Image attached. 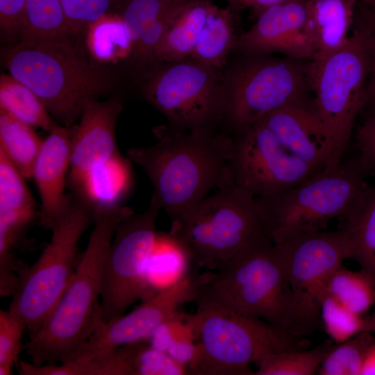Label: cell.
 <instances>
[{"label": "cell", "instance_id": "52a82bcc", "mask_svg": "<svg viewBox=\"0 0 375 375\" xmlns=\"http://www.w3.org/2000/svg\"><path fill=\"white\" fill-rule=\"evenodd\" d=\"M355 160L275 194L256 199L265 233L274 243L300 233L323 231L344 220L360 201L367 183Z\"/></svg>", "mask_w": 375, "mask_h": 375}, {"label": "cell", "instance_id": "7402d4cb", "mask_svg": "<svg viewBox=\"0 0 375 375\" xmlns=\"http://www.w3.org/2000/svg\"><path fill=\"white\" fill-rule=\"evenodd\" d=\"M216 5L211 0L185 3L168 24L154 60L168 63L190 58L204 25Z\"/></svg>", "mask_w": 375, "mask_h": 375}, {"label": "cell", "instance_id": "7dc6e473", "mask_svg": "<svg viewBox=\"0 0 375 375\" xmlns=\"http://www.w3.org/2000/svg\"><path fill=\"white\" fill-rule=\"evenodd\" d=\"M164 1L168 3H178L187 2L191 0H164Z\"/></svg>", "mask_w": 375, "mask_h": 375}, {"label": "cell", "instance_id": "8fae6325", "mask_svg": "<svg viewBox=\"0 0 375 375\" xmlns=\"http://www.w3.org/2000/svg\"><path fill=\"white\" fill-rule=\"evenodd\" d=\"M160 209L152 194L143 212L129 215L115 229L102 276L100 310L105 322L123 315L138 300L148 298L145 270Z\"/></svg>", "mask_w": 375, "mask_h": 375}, {"label": "cell", "instance_id": "2e32d148", "mask_svg": "<svg viewBox=\"0 0 375 375\" xmlns=\"http://www.w3.org/2000/svg\"><path fill=\"white\" fill-rule=\"evenodd\" d=\"M306 21V0H285L260 12L251 28L238 37L234 49L248 56L278 52L311 61L314 51Z\"/></svg>", "mask_w": 375, "mask_h": 375}, {"label": "cell", "instance_id": "277c9868", "mask_svg": "<svg viewBox=\"0 0 375 375\" xmlns=\"http://www.w3.org/2000/svg\"><path fill=\"white\" fill-rule=\"evenodd\" d=\"M3 59L10 75L31 89L65 127L109 87L107 76L81 57L67 37L21 40L3 51Z\"/></svg>", "mask_w": 375, "mask_h": 375}, {"label": "cell", "instance_id": "8992f818", "mask_svg": "<svg viewBox=\"0 0 375 375\" xmlns=\"http://www.w3.org/2000/svg\"><path fill=\"white\" fill-rule=\"evenodd\" d=\"M190 315L200 348L197 375H251L249 365L272 353L308 349L310 342L258 318L210 305Z\"/></svg>", "mask_w": 375, "mask_h": 375}, {"label": "cell", "instance_id": "83f0119b", "mask_svg": "<svg viewBox=\"0 0 375 375\" xmlns=\"http://www.w3.org/2000/svg\"><path fill=\"white\" fill-rule=\"evenodd\" d=\"M86 45L101 62H117L133 55V42L122 16L106 14L87 26Z\"/></svg>", "mask_w": 375, "mask_h": 375}, {"label": "cell", "instance_id": "e575fe53", "mask_svg": "<svg viewBox=\"0 0 375 375\" xmlns=\"http://www.w3.org/2000/svg\"><path fill=\"white\" fill-rule=\"evenodd\" d=\"M332 346L327 340L310 350L268 353L256 364L254 375L314 374Z\"/></svg>", "mask_w": 375, "mask_h": 375}, {"label": "cell", "instance_id": "f35d334b", "mask_svg": "<svg viewBox=\"0 0 375 375\" xmlns=\"http://www.w3.org/2000/svg\"><path fill=\"white\" fill-rule=\"evenodd\" d=\"M123 0H61L71 33H75L101 17L112 12Z\"/></svg>", "mask_w": 375, "mask_h": 375}, {"label": "cell", "instance_id": "d590c367", "mask_svg": "<svg viewBox=\"0 0 375 375\" xmlns=\"http://www.w3.org/2000/svg\"><path fill=\"white\" fill-rule=\"evenodd\" d=\"M320 317L326 332L335 343L347 341L362 332H370L369 317H363L326 294L320 305Z\"/></svg>", "mask_w": 375, "mask_h": 375}, {"label": "cell", "instance_id": "3957f363", "mask_svg": "<svg viewBox=\"0 0 375 375\" xmlns=\"http://www.w3.org/2000/svg\"><path fill=\"white\" fill-rule=\"evenodd\" d=\"M134 213L122 205L95 209L88 245L74 273L26 351L35 365L74 361L101 318L104 263L117 225Z\"/></svg>", "mask_w": 375, "mask_h": 375}, {"label": "cell", "instance_id": "cb8c5ba5", "mask_svg": "<svg viewBox=\"0 0 375 375\" xmlns=\"http://www.w3.org/2000/svg\"><path fill=\"white\" fill-rule=\"evenodd\" d=\"M340 228L346 258L355 260L375 281V187L367 185L364 193Z\"/></svg>", "mask_w": 375, "mask_h": 375}, {"label": "cell", "instance_id": "74e56055", "mask_svg": "<svg viewBox=\"0 0 375 375\" xmlns=\"http://www.w3.org/2000/svg\"><path fill=\"white\" fill-rule=\"evenodd\" d=\"M26 327L8 310H0V375H10L18 362L22 338Z\"/></svg>", "mask_w": 375, "mask_h": 375}, {"label": "cell", "instance_id": "f6af8a7d", "mask_svg": "<svg viewBox=\"0 0 375 375\" xmlns=\"http://www.w3.org/2000/svg\"><path fill=\"white\" fill-rule=\"evenodd\" d=\"M361 374H375V347L368 355Z\"/></svg>", "mask_w": 375, "mask_h": 375}, {"label": "cell", "instance_id": "7a4b0ae2", "mask_svg": "<svg viewBox=\"0 0 375 375\" xmlns=\"http://www.w3.org/2000/svg\"><path fill=\"white\" fill-rule=\"evenodd\" d=\"M233 139L210 128H164L158 131L156 143L131 148L127 156L146 173L153 195L172 220L211 190L233 182Z\"/></svg>", "mask_w": 375, "mask_h": 375}, {"label": "cell", "instance_id": "7c38bea8", "mask_svg": "<svg viewBox=\"0 0 375 375\" xmlns=\"http://www.w3.org/2000/svg\"><path fill=\"white\" fill-rule=\"evenodd\" d=\"M165 64L149 80L145 96L173 128H209L222 117V83L218 70L192 58Z\"/></svg>", "mask_w": 375, "mask_h": 375}, {"label": "cell", "instance_id": "4dcf8cb0", "mask_svg": "<svg viewBox=\"0 0 375 375\" xmlns=\"http://www.w3.org/2000/svg\"><path fill=\"white\" fill-rule=\"evenodd\" d=\"M326 294L362 315L375 305V281L362 269L354 272L341 265L329 277Z\"/></svg>", "mask_w": 375, "mask_h": 375}, {"label": "cell", "instance_id": "836d02e7", "mask_svg": "<svg viewBox=\"0 0 375 375\" xmlns=\"http://www.w3.org/2000/svg\"><path fill=\"white\" fill-rule=\"evenodd\" d=\"M375 347V338L370 332H362L337 345L326 354L319 369L321 375L361 374L365 362Z\"/></svg>", "mask_w": 375, "mask_h": 375}, {"label": "cell", "instance_id": "6da1fadb", "mask_svg": "<svg viewBox=\"0 0 375 375\" xmlns=\"http://www.w3.org/2000/svg\"><path fill=\"white\" fill-rule=\"evenodd\" d=\"M194 301L261 319L297 336L311 333L322 322L297 299L276 246L264 231L210 273Z\"/></svg>", "mask_w": 375, "mask_h": 375}, {"label": "cell", "instance_id": "44dd1931", "mask_svg": "<svg viewBox=\"0 0 375 375\" xmlns=\"http://www.w3.org/2000/svg\"><path fill=\"white\" fill-rule=\"evenodd\" d=\"M185 3H171L164 0L122 1L119 14L129 31L135 58L154 60L156 50L168 24Z\"/></svg>", "mask_w": 375, "mask_h": 375}, {"label": "cell", "instance_id": "f546056e", "mask_svg": "<svg viewBox=\"0 0 375 375\" xmlns=\"http://www.w3.org/2000/svg\"><path fill=\"white\" fill-rule=\"evenodd\" d=\"M25 178L0 151V219L30 224L35 202Z\"/></svg>", "mask_w": 375, "mask_h": 375}, {"label": "cell", "instance_id": "30bf717a", "mask_svg": "<svg viewBox=\"0 0 375 375\" xmlns=\"http://www.w3.org/2000/svg\"><path fill=\"white\" fill-rule=\"evenodd\" d=\"M222 77V117L241 133L285 105L306 100L308 63L250 56Z\"/></svg>", "mask_w": 375, "mask_h": 375}, {"label": "cell", "instance_id": "5bb4252c", "mask_svg": "<svg viewBox=\"0 0 375 375\" xmlns=\"http://www.w3.org/2000/svg\"><path fill=\"white\" fill-rule=\"evenodd\" d=\"M208 275L190 274L169 289L142 300L133 311L109 322L99 319L74 361L101 359L122 346L147 340L157 327L178 312L180 306L194 300Z\"/></svg>", "mask_w": 375, "mask_h": 375}, {"label": "cell", "instance_id": "9a60e30c", "mask_svg": "<svg viewBox=\"0 0 375 375\" xmlns=\"http://www.w3.org/2000/svg\"><path fill=\"white\" fill-rule=\"evenodd\" d=\"M274 244L297 299L321 320L327 281L346 258L341 231L297 234Z\"/></svg>", "mask_w": 375, "mask_h": 375}, {"label": "cell", "instance_id": "c3c4849f", "mask_svg": "<svg viewBox=\"0 0 375 375\" xmlns=\"http://www.w3.org/2000/svg\"><path fill=\"white\" fill-rule=\"evenodd\" d=\"M226 1L228 3V6L233 10V0H226Z\"/></svg>", "mask_w": 375, "mask_h": 375}, {"label": "cell", "instance_id": "8d00e7d4", "mask_svg": "<svg viewBox=\"0 0 375 375\" xmlns=\"http://www.w3.org/2000/svg\"><path fill=\"white\" fill-rule=\"evenodd\" d=\"M133 375H186L187 367L167 352L151 347L147 340L127 344Z\"/></svg>", "mask_w": 375, "mask_h": 375}, {"label": "cell", "instance_id": "f1b7e54d", "mask_svg": "<svg viewBox=\"0 0 375 375\" xmlns=\"http://www.w3.org/2000/svg\"><path fill=\"white\" fill-rule=\"evenodd\" d=\"M0 109L33 128L49 132L59 125L37 95L10 75L0 77Z\"/></svg>", "mask_w": 375, "mask_h": 375}, {"label": "cell", "instance_id": "603a6c76", "mask_svg": "<svg viewBox=\"0 0 375 375\" xmlns=\"http://www.w3.org/2000/svg\"><path fill=\"white\" fill-rule=\"evenodd\" d=\"M192 265L188 249L178 238L170 231H157L145 270L148 297L183 279Z\"/></svg>", "mask_w": 375, "mask_h": 375}, {"label": "cell", "instance_id": "d6986e66", "mask_svg": "<svg viewBox=\"0 0 375 375\" xmlns=\"http://www.w3.org/2000/svg\"><path fill=\"white\" fill-rule=\"evenodd\" d=\"M292 153L318 172L326 162V144L313 103L306 100L285 105L262 121Z\"/></svg>", "mask_w": 375, "mask_h": 375}, {"label": "cell", "instance_id": "7bdbcfd3", "mask_svg": "<svg viewBox=\"0 0 375 375\" xmlns=\"http://www.w3.org/2000/svg\"><path fill=\"white\" fill-rule=\"evenodd\" d=\"M26 0H0V26L8 38L22 34Z\"/></svg>", "mask_w": 375, "mask_h": 375}, {"label": "cell", "instance_id": "60d3db41", "mask_svg": "<svg viewBox=\"0 0 375 375\" xmlns=\"http://www.w3.org/2000/svg\"><path fill=\"white\" fill-rule=\"evenodd\" d=\"M374 108L358 128L356 136L358 155L355 162L365 176L375 175V106Z\"/></svg>", "mask_w": 375, "mask_h": 375}, {"label": "cell", "instance_id": "4316f807", "mask_svg": "<svg viewBox=\"0 0 375 375\" xmlns=\"http://www.w3.org/2000/svg\"><path fill=\"white\" fill-rule=\"evenodd\" d=\"M42 142L33 127L0 109V151L25 178H33Z\"/></svg>", "mask_w": 375, "mask_h": 375}, {"label": "cell", "instance_id": "5b68a950", "mask_svg": "<svg viewBox=\"0 0 375 375\" xmlns=\"http://www.w3.org/2000/svg\"><path fill=\"white\" fill-rule=\"evenodd\" d=\"M371 71L367 33L361 24L339 50L321 60L308 63L310 90L322 124L330 172L341 162L358 115L367 104Z\"/></svg>", "mask_w": 375, "mask_h": 375}, {"label": "cell", "instance_id": "b9f144b4", "mask_svg": "<svg viewBox=\"0 0 375 375\" xmlns=\"http://www.w3.org/2000/svg\"><path fill=\"white\" fill-rule=\"evenodd\" d=\"M356 10L368 36L371 52V71L367 87V104L375 106V0L363 3L357 0Z\"/></svg>", "mask_w": 375, "mask_h": 375}, {"label": "cell", "instance_id": "ab89813d", "mask_svg": "<svg viewBox=\"0 0 375 375\" xmlns=\"http://www.w3.org/2000/svg\"><path fill=\"white\" fill-rule=\"evenodd\" d=\"M145 340L151 347L167 352L178 342L197 340V335L190 315L178 312L157 327Z\"/></svg>", "mask_w": 375, "mask_h": 375}, {"label": "cell", "instance_id": "d4e9b609", "mask_svg": "<svg viewBox=\"0 0 375 375\" xmlns=\"http://www.w3.org/2000/svg\"><path fill=\"white\" fill-rule=\"evenodd\" d=\"M132 172L129 161L121 154L95 167L87 175L76 194L95 208L122 205L130 191Z\"/></svg>", "mask_w": 375, "mask_h": 375}, {"label": "cell", "instance_id": "681fc988", "mask_svg": "<svg viewBox=\"0 0 375 375\" xmlns=\"http://www.w3.org/2000/svg\"><path fill=\"white\" fill-rule=\"evenodd\" d=\"M365 2V1H364Z\"/></svg>", "mask_w": 375, "mask_h": 375}, {"label": "cell", "instance_id": "e0dca14e", "mask_svg": "<svg viewBox=\"0 0 375 375\" xmlns=\"http://www.w3.org/2000/svg\"><path fill=\"white\" fill-rule=\"evenodd\" d=\"M123 109L117 99L88 101L79 124L70 131V167L67 184L71 192L78 190L95 167L119 153L116 142V124Z\"/></svg>", "mask_w": 375, "mask_h": 375}, {"label": "cell", "instance_id": "ffe728a7", "mask_svg": "<svg viewBox=\"0 0 375 375\" xmlns=\"http://www.w3.org/2000/svg\"><path fill=\"white\" fill-rule=\"evenodd\" d=\"M357 0H306V29L314 51L312 60H323L346 44Z\"/></svg>", "mask_w": 375, "mask_h": 375}, {"label": "cell", "instance_id": "ee69618b", "mask_svg": "<svg viewBox=\"0 0 375 375\" xmlns=\"http://www.w3.org/2000/svg\"><path fill=\"white\" fill-rule=\"evenodd\" d=\"M285 0H233V10L238 13L240 8L253 10L258 15L266 8L278 4Z\"/></svg>", "mask_w": 375, "mask_h": 375}, {"label": "cell", "instance_id": "ba28073f", "mask_svg": "<svg viewBox=\"0 0 375 375\" xmlns=\"http://www.w3.org/2000/svg\"><path fill=\"white\" fill-rule=\"evenodd\" d=\"M171 221L169 231L185 245L193 265L208 270H217L264 231L256 197L233 182Z\"/></svg>", "mask_w": 375, "mask_h": 375}, {"label": "cell", "instance_id": "4fadbf2b", "mask_svg": "<svg viewBox=\"0 0 375 375\" xmlns=\"http://www.w3.org/2000/svg\"><path fill=\"white\" fill-rule=\"evenodd\" d=\"M230 169L233 183L256 198L294 188L320 172L288 150L261 122L234 140Z\"/></svg>", "mask_w": 375, "mask_h": 375}, {"label": "cell", "instance_id": "ac0fdd59", "mask_svg": "<svg viewBox=\"0 0 375 375\" xmlns=\"http://www.w3.org/2000/svg\"><path fill=\"white\" fill-rule=\"evenodd\" d=\"M69 167V128L58 125L43 140L32 178L40 199V224L45 229L52 228L67 207Z\"/></svg>", "mask_w": 375, "mask_h": 375}, {"label": "cell", "instance_id": "1f68e13d", "mask_svg": "<svg viewBox=\"0 0 375 375\" xmlns=\"http://www.w3.org/2000/svg\"><path fill=\"white\" fill-rule=\"evenodd\" d=\"M19 372L21 375H133L126 354L121 348L106 358L88 361L42 365L21 361Z\"/></svg>", "mask_w": 375, "mask_h": 375}, {"label": "cell", "instance_id": "d6a6232c", "mask_svg": "<svg viewBox=\"0 0 375 375\" xmlns=\"http://www.w3.org/2000/svg\"><path fill=\"white\" fill-rule=\"evenodd\" d=\"M70 33L61 0H26L22 40L59 38Z\"/></svg>", "mask_w": 375, "mask_h": 375}, {"label": "cell", "instance_id": "484cf974", "mask_svg": "<svg viewBox=\"0 0 375 375\" xmlns=\"http://www.w3.org/2000/svg\"><path fill=\"white\" fill-rule=\"evenodd\" d=\"M235 12L229 6H217L209 15L190 58L219 70L234 49Z\"/></svg>", "mask_w": 375, "mask_h": 375}, {"label": "cell", "instance_id": "bcb514c9", "mask_svg": "<svg viewBox=\"0 0 375 375\" xmlns=\"http://www.w3.org/2000/svg\"><path fill=\"white\" fill-rule=\"evenodd\" d=\"M368 317L370 322L371 333H375V308L372 315L370 316H368Z\"/></svg>", "mask_w": 375, "mask_h": 375}, {"label": "cell", "instance_id": "9c48e42d", "mask_svg": "<svg viewBox=\"0 0 375 375\" xmlns=\"http://www.w3.org/2000/svg\"><path fill=\"white\" fill-rule=\"evenodd\" d=\"M94 217L95 208L90 202L68 194L67 207L51 229L49 243L21 273L8 310L23 322L30 337L40 330L70 281L78 264V242Z\"/></svg>", "mask_w": 375, "mask_h": 375}]
</instances>
